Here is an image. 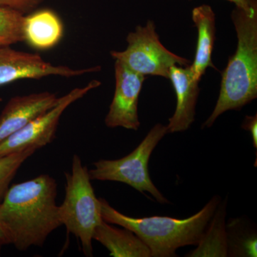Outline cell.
<instances>
[{
    "label": "cell",
    "mask_w": 257,
    "mask_h": 257,
    "mask_svg": "<svg viewBox=\"0 0 257 257\" xmlns=\"http://www.w3.org/2000/svg\"><path fill=\"white\" fill-rule=\"evenodd\" d=\"M57 183L49 175L15 184L0 202V220L19 251L41 246L62 226L56 204Z\"/></svg>",
    "instance_id": "1"
},
{
    "label": "cell",
    "mask_w": 257,
    "mask_h": 257,
    "mask_svg": "<svg viewBox=\"0 0 257 257\" xmlns=\"http://www.w3.org/2000/svg\"><path fill=\"white\" fill-rule=\"evenodd\" d=\"M99 200L103 220L133 231L148 246L152 257H172L177 256L179 248L199 243L220 197H213L199 212L184 219L160 216L131 217L116 210L103 198Z\"/></svg>",
    "instance_id": "2"
},
{
    "label": "cell",
    "mask_w": 257,
    "mask_h": 257,
    "mask_svg": "<svg viewBox=\"0 0 257 257\" xmlns=\"http://www.w3.org/2000/svg\"><path fill=\"white\" fill-rule=\"evenodd\" d=\"M237 47L222 72L220 92L214 110L202 128H209L223 113L239 110L257 97V9L231 13Z\"/></svg>",
    "instance_id": "3"
},
{
    "label": "cell",
    "mask_w": 257,
    "mask_h": 257,
    "mask_svg": "<svg viewBox=\"0 0 257 257\" xmlns=\"http://www.w3.org/2000/svg\"><path fill=\"white\" fill-rule=\"evenodd\" d=\"M65 176V196L59 206L61 223L78 238L84 255L92 256L93 235L103 221L100 200L96 197L89 170L78 155H74L72 171Z\"/></svg>",
    "instance_id": "4"
},
{
    "label": "cell",
    "mask_w": 257,
    "mask_h": 257,
    "mask_svg": "<svg viewBox=\"0 0 257 257\" xmlns=\"http://www.w3.org/2000/svg\"><path fill=\"white\" fill-rule=\"evenodd\" d=\"M168 133L165 125H155L143 142L127 156L119 160H101L94 162V169L89 170L91 180L121 182L138 192L150 193L160 204H169V201L152 182L148 170L152 152Z\"/></svg>",
    "instance_id": "5"
},
{
    "label": "cell",
    "mask_w": 257,
    "mask_h": 257,
    "mask_svg": "<svg viewBox=\"0 0 257 257\" xmlns=\"http://www.w3.org/2000/svg\"><path fill=\"white\" fill-rule=\"evenodd\" d=\"M126 50L111 51V57L130 69L144 76H159L169 79L171 67H188L190 61L172 53L162 43L155 23L151 20L145 26L137 27L126 37Z\"/></svg>",
    "instance_id": "6"
},
{
    "label": "cell",
    "mask_w": 257,
    "mask_h": 257,
    "mask_svg": "<svg viewBox=\"0 0 257 257\" xmlns=\"http://www.w3.org/2000/svg\"><path fill=\"white\" fill-rule=\"evenodd\" d=\"M100 85L101 82L94 79L85 87L75 88L68 94L60 97L54 107L35 118L23 128L2 142L0 143V157L30 147L39 150L52 143L55 138L57 126L64 111L74 101Z\"/></svg>",
    "instance_id": "7"
},
{
    "label": "cell",
    "mask_w": 257,
    "mask_h": 257,
    "mask_svg": "<svg viewBox=\"0 0 257 257\" xmlns=\"http://www.w3.org/2000/svg\"><path fill=\"white\" fill-rule=\"evenodd\" d=\"M99 66L74 69L54 65L37 54L20 52L10 46L0 47V87L23 79H41L48 76L74 77L99 72Z\"/></svg>",
    "instance_id": "8"
},
{
    "label": "cell",
    "mask_w": 257,
    "mask_h": 257,
    "mask_svg": "<svg viewBox=\"0 0 257 257\" xmlns=\"http://www.w3.org/2000/svg\"><path fill=\"white\" fill-rule=\"evenodd\" d=\"M114 72V97L104 122L107 127L136 131L140 126L138 101L145 76L134 72L118 60L115 62Z\"/></svg>",
    "instance_id": "9"
},
{
    "label": "cell",
    "mask_w": 257,
    "mask_h": 257,
    "mask_svg": "<svg viewBox=\"0 0 257 257\" xmlns=\"http://www.w3.org/2000/svg\"><path fill=\"white\" fill-rule=\"evenodd\" d=\"M59 99L49 92L12 98L0 114V143L54 107Z\"/></svg>",
    "instance_id": "10"
},
{
    "label": "cell",
    "mask_w": 257,
    "mask_h": 257,
    "mask_svg": "<svg viewBox=\"0 0 257 257\" xmlns=\"http://www.w3.org/2000/svg\"><path fill=\"white\" fill-rule=\"evenodd\" d=\"M170 79L176 96L177 106L173 116L167 125L169 133H179L188 130L194 122L199 87L190 67L173 66L171 67Z\"/></svg>",
    "instance_id": "11"
},
{
    "label": "cell",
    "mask_w": 257,
    "mask_h": 257,
    "mask_svg": "<svg viewBox=\"0 0 257 257\" xmlns=\"http://www.w3.org/2000/svg\"><path fill=\"white\" fill-rule=\"evenodd\" d=\"M63 34V23L52 10H37L25 16L24 42L32 48L39 50L52 48L60 42Z\"/></svg>",
    "instance_id": "12"
},
{
    "label": "cell",
    "mask_w": 257,
    "mask_h": 257,
    "mask_svg": "<svg viewBox=\"0 0 257 257\" xmlns=\"http://www.w3.org/2000/svg\"><path fill=\"white\" fill-rule=\"evenodd\" d=\"M192 15L197 28L198 40L194 62L189 67L194 78L200 81L208 68H215L211 62L215 42V14L211 6L203 5L194 8Z\"/></svg>",
    "instance_id": "13"
},
{
    "label": "cell",
    "mask_w": 257,
    "mask_h": 257,
    "mask_svg": "<svg viewBox=\"0 0 257 257\" xmlns=\"http://www.w3.org/2000/svg\"><path fill=\"white\" fill-rule=\"evenodd\" d=\"M93 239L105 246L111 256H152L150 248L135 233L110 226L104 220L96 226Z\"/></svg>",
    "instance_id": "14"
},
{
    "label": "cell",
    "mask_w": 257,
    "mask_h": 257,
    "mask_svg": "<svg viewBox=\"0 0 257 257\" xmlns=\"http://www.w3.org/2000/svg\"><path fill=\"white\" fill-rule=\"evenodd\" d=\"M226 200L219 202L197 248L187 256H227V231L226 228Z\"/></svg>",
    "instance_id": "15"
},
{
    "label": "cell",
    "mask_w": 257,
    "mask_h": 257,
    "mask_svg": "<svg viewBox=\"0 0 257 257\" xmlns=\"http://www.w3.org/2000/svg\"><path fill=\"white\" fill-rule=\"evenodd\" d=\"M25 15L18 10L0 6V47L24 42Z\"/></svg>",
    "instance_id": "16"
},
{
    "label": "cell",
    "mask_w": 257,
    "mask_h": 257,
    "mask_svg": "<svg viewBox=\"0 0 257 257\" xmlns=\"http://www.w3.org/2000/svg\"><path fill=\"white\" fill-rule=\"evenodd\" d=\"M37 150V149L35 147H30L0 157V202L9 189L10 184L19 169Z\"/></svg>",
    "instance_id": "17"
},
{
    "label": "cell",
    "mask_w": 257,
    "mask_h": 257,
    "mask_svg": "<svg viewBox=\"0 0 257 257\" xmlns=\"http://www.w3.org/2000/svg\"><path fill=\"white\" fill-rule=\"evenodd\" d=\"M228 256H257L256 232H237L231 225L227 232Z\"/></svg>",
    "instance_id": "18"
},
{
    "label": "cell",
    "mask_w": 257,
    "mask_h": 257,
    "mask_svg": "<svg viewBox=\"0 0 257 257\" xmlns=\"http://www.w3.org/2000/svg\"><path fill=\"white\" fill-rule=\"evenodd\" d=\"M42 3L43 0H0V6L13 8L25 15L35 11Z\"/></svg>",
    "instance_id": "19"
},
{
    "label": "cell",
    "mask_w": 257,
    "mask_h": 257,
    "mask_svg": "<svg viewBox=\"0 0 257 257\" xmlns=\"http://www.w3.org/2000/svg\"><path fill=\"white\" fill-rule=\"evenodd\" d=\"M241 126L243 130L251 133L253 147L257 149V115L246 116Z\"/></svg>",
    "instance_id": "20"
},
{
    "label": "cell",
    "mask_w": 257,
    "mask_h": 257,
    "mask_svg": "<svg viewBox=\"0 0 257 257\" xmlns=\"http://www.w3.org/2000/svg\"><path fill=\"white\" fill-rule=\"evenodd\" d=\"M227 1L234 3L236 8L247 13L257 9L256 0H227Z\"/></svg>",
    "instance_id": "21"
},
{
    "label": "cell",
    "mask_w": 257,
    "mask_h": 257,
    "mask_svg": "<svg viewBox=\"0 0 257 257\" xmlns=\"http://www.w3.org/2000/svg\"><path fill=\"white\" fill-rule=\"evenodd\" d=\"M0 241L3 242L4 245L10 244L9 236H8V233H7L6 230L5 229L3 224H2L1 220H0Z\"/></svg>",
    "instance_id": "22"
},
{
    "label": "cell",
    "mask_w": 257,
    "mask_h": 257,
    "mask_svg": "<svg viewBox=\"0 0 257 257\" xmlns=\"http://www.w3.org/2000/svg\"><path fill=\"white\" fill-rule=\"evenodd\" d=\"M3 246H4V244L0 241V256H1L2 247H3Z\"/></svg>",
    "instance_id": "23"
}]
</instances>
